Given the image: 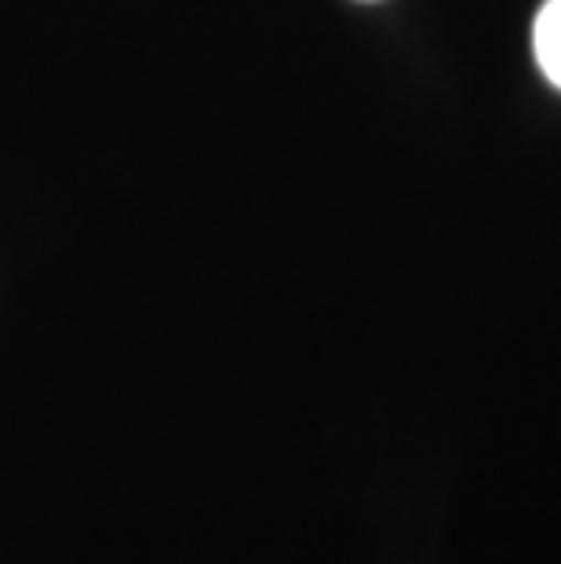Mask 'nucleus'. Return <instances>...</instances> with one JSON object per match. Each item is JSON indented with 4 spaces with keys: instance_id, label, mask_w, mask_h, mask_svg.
I'll list each match as a JSON object with an SVG mask.
<instances>
[{
    "instance_id": "obj_1",
    "label": "nucleus",
    "mask_w": 561,
    "mask_h": 564,
    "mask_svg": "<svg viewBox=\"0 0 561 564\" xmlns=\"http://www.w3.org/2000/svg\"><path fill=\"white\" fill-rule=\"evenodd\" d=\"M532 47L543 77L561 91V0H547L540 8L532 26Z\"/></svg>"
}]
</instances>
